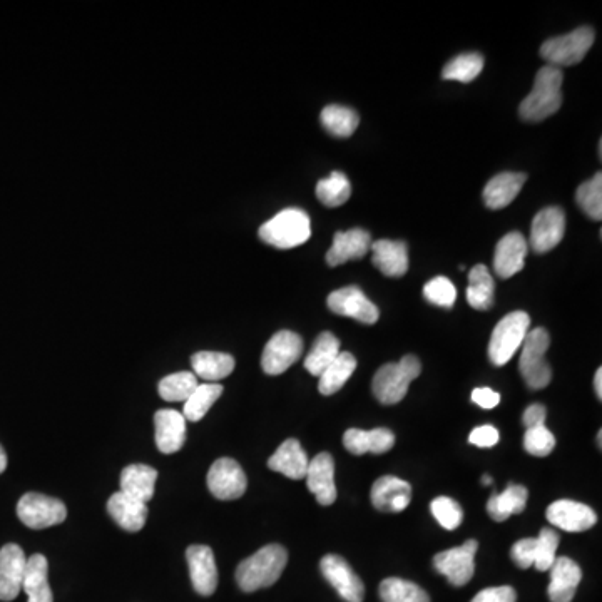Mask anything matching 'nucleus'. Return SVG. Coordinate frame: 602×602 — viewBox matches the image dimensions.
I'll use <instances>...</instances> for the list:
<instances>
[{
    "label": "nucleus",
    "mask_w": 602,
    "mask_h": 602,
    "mask_svg": "<svg viewBox=\"0 0 602 602\" xmlns=\"http://www.w3.org/2000/svg\"><path fill=\"white\" fill-rule=\"evenodd\" d=\"M343 445L353 455L385 454L395 445V435L392 430L383 427L373 430L350 429L343 435Z\"/></svg>",
    "instance_id": "obj_26"
},
{
    "label": "nucleus",
    "mask_w": 602,
    "mask_h": 602,
    "mask_svg": "<svg viewBox=\"0 0 602 602\" xmlns=\"http://www.w3.org/2000/svg\"><path fill=\"white\" fill-rule=\"evenodd\" d=\"M358 123V114L345 106L332 104L322 111L323 128L335 138H350L357 131Z\"/></svg>",
    "instance_id": "obj_37"
},
{
    "label": "nucleus",
    "mask_w": 602,
    "mask_h": 602,
    "mask_svg": "<svg viewBox=\"0 0 602 602\" xmlns=\"http://www.w3.org/2000/svg\"><path fill=\"white\" fill-rule=\"evenodd\" d=\"M320 569L335 591L347 602H362L365 586L362 579L355 574L350 564L343 557L328 554L320 562Z\"/></svg>",
    "instance_id": "obj_14"
},
{
    "label": "nucleus",
    "mask_w": 602,
    "mask_h": 602,
    "mask_svg": "<svg viewBox=\"0 0 602 602\" xmlns=\"http://www.w3.org/2000/svg\"><path fill=\"white\" fill-rule=\"evenodd\" d=\"M561 537L554 529L544 527L536 537V552H534V567L537 571H549L556 561L557 547Z\"/></svg>",
    "instance_id": "obj_43"
},
{
    "label": "nucleus",
    "mask_w": 602,
    "mask_h": 602,
    "mask_svg": "<svg viewBox=\"0 0 602 602\" xmlns=\"http://www.w3.org/2000/svg\"><path fill=\"white\" fill-rule=\"evenodd\" d=\"M158 480V470L144 464L128 465L121 474V492L148 504L154 497V485Z\"/></svg>",
    "instance_id": "obj_30"
},
{
    "label": "nucleus",
    "mask_w": 602,
    "mask_h": 602,
    "mask_svg": "<svg viewBox=\"0 0 602 602\" xmlns=\"http://www.w3.org/2000/svg\"><path fill=\"white\" fill-rule=\"evenodd\" d=\"M549 599L552 602H572L582 581L581 567L569 557H556L552 564Z\"/></svg>",
    "instance_id": "obj_23"
},
{
    "label": "nucleus",
    "mask_w": 602,
    "mask_h": 602,
    "mask_svg": "<svg viewBox=\"0 0 602 602\" xmlns=\"http://www.w3.org/2000/svg\"><path fill=\"white\" fill-rule=\"evenodd\" d=\"M357 370V358L352 353L340 352L335 360L328 365L327 370L320 375L318 390L322 395H333L342 390L348 378L352 377Z\"/></svg>",
    "instance_id": "obj_34"
},
{
    "label": "nucleus",
    "mask_w": 602,
    "mask_h": 602,
    "mask_svg": "<svg viewBox=\"0 0 602 602\" xmlns=\"http://www.w3.org/2000/svg\"><path fill=\"white\" fill-rule=\"evenodd\" d=\"M517 592L511 586L487 587L470 602H516Z\"/></svg>",
    "instance_id": "obj_48"
},
{
    "label": "nucleus",
    "mask_w": 602,
    "mask_h": 602,
    "mask_svg": "<svg viewBox=\"0 0 602 602\" xmlns=\"http://www.w3.org/2000/svg\"><path fill=\"white\" fill-rule=\"evenodd\" d=\"M260 240L278 250H291L303 245L312 236L310 216L298 208H288L260 228Z\"/></svg>",
    "instance_id": "obj_4"
},
{
    "label": "nucleus",
    "mask_w": 602,
    "mask_h": 602,
    "mask_svg": "<svg viewBox=\"0 0 602 602\" xmlns=\"http://www.w3.org/2000/svg\"><path fill=\"white\" fill-rule=\"evenodd\" d=\"M198 385V377L194 373H173L159 382V397L166 402H186Z\"/></svg>",
    "instance_id": "obj_41"
},
{
    "label": "nucleus",
    "mask_w": 602,
    "mask_h": 602,
    "mask_svg": "<svg viewBox=\"0 0 602 602\" xmlns=\"http://www.w3.org/2000/svg\"><path fill=\"white\" fill-rule=\"evenodd\" d=\"M562 76L561 69L546 66L539 69L531 94L522 101L519 114L524 121L539 123L556 114L562 104Z\"/></svg>",
    "instance_id": "obj_2"
},
{
    "label": "nucleus",
    "mask_w": 602,
    "mask_h": 602,
    "mask_svg": "<svg viewBox=\"0 0 602 602\" xmlns=\"http://www.w3.org/2000/svg\"><path fill=\"white\" fill-rule=\"evenodd\" d=\"M477 549L479 542L470 539L460 547L439 552L434 557L435 571L447 577L452 586H465L474 577Z\"/></svg>",
    "instance_id": "obj_9"
},
{
    "label": "nucleus",
    "mask_w": 602,
    "mask_h": 602,
    "mask_svg": "<svg viewBox=\"0 0 602 602\" xmlns=\"http://www.w3.org/2000/svg\"><path fill=\"white\" fill-rule=\"evenodd\" d=\"M373 265L390 278H400L409 271V251L404 241L378 240L370 246Z\"/></svg>",
    "instance_id": "obj_24"
},
{
    "label": "nucleus",
    "mask_w": 602,
    "mask_h": 602,
    "mask_svg": "<svg viewBox=\"0 0 602 602\" xmlns=\"http://www.w3.org/2000/svg\"><path fill=\"white\" fill-rule=\"evenodd\" d=\"M534 552H536V537L521 539L512 546V561L516 562L521 569H529L534 566Z\"/></svg>",
    "instance_id": "obj_47"
},
{
    "label": "nucleus",
    "mask_w": 602,
    "mask_h": 602,
    "mask_svg": "<svg viewBox=\"0 0 602 602\" xmlns=\"http://www.w3.org/2000/svg\"><path fill=\"white\" fill-rule=\"evenodd\" d=\"M22 591L27 594V602H54L49 584V564L42 554L27 557Z\"/></svg>",
    "instance_id": "obj_29"
},
{
    "label": "nucleus",
    "mask_w": 602,
    "mask_h": 602,
    "mask_svg": "<svg viewBox=\"0 0 602 602\" xmlns=\"http://www.w3.org/2000/svg\"><path fill=\"white\" fill-rule=\"evenodd\" d=\"M529 243L519 231H512L497 243L494 256V270L502 280L517 275L526 265Z\"/></svg>",
    "instance_id": "obj_19"
},
{
    "label": "nucleus",
    "mask_w": 602,
    "mask_h": 602,
    "mask_svg": "<svg viewBox=\"0 0 602 602\" xmlns=\"http://www.w3.org/2000/svg\"><path fill=\"white\" fill-rule=\"evenodd\" d=\"M186 561L194 591L198 592L199 596L215 594L218 587V567L213 549L208 546H189Z\"/></svg>",
    "instance_id": "obj_17"
},
{
    "label": "nucleus",
    "mask_w": 602,
    "mask_h": 602,
    "mask_svg": "<svg viewBox=\"0 0 602 602\" xmlns=\"http://www.w3.org/2000/svg\"><path fill=\"white\" fill-rule=\"evenodd\" d=\"M156 445L163 454H174L183 449L186 442V419L178 410H158L154 415Z\"/></svg>",
    "instance_id": "obj_22"
},
{
    "label": "nucleus",
    "mask_w": 602,
    "mask_h": 602,
    "mask_svg": "<svg viewBox=\"0 0 602 602\" xmlns=\"http://www.w3.org/2000/svg\"><path fill=\"white\" fill-rule=\"evenodd\" d=\"M424 296L432 305L442 308H452L454 307L455 300H457V290H455L454 283L449 278L437 276V278L430 280L424 286Z\"/></svg>",
    "instance_id": "obj_45"
},
{
    "label": "nucleus",
    "mask_w": 602,
    "mask_h": 602,
    "mask_svg": "<svg viewBox=\"0 0 602 602\" xmlns=\"http://www.w3.org/2000/svg\"><path fill=\"white\" fill-rule=\"evenodd\" d=\"M546 407L541 404H532L527 407L526 412L522 415V424L526 429L539 427L546 424Z\"/></svg>",
    "instance_id": "obj_51"
},
{
    "label": "nucleus",
    "mask_w": 602,
    "mask_h": 602,
    "mask_svg": "<svg viewBox=\"0 0 602 602\" xmlns=\"http://www.w3.org/2000/svg\"><path fill=\"white\" fill-rule=\"evenodd\" d=\"M327 307L335 315L353 318L365 325L377 323L378 317H380L378 308L368 300L358 286H345V288L330 293L327 298Z\"/></svg>",
    "instance_id": "obj_11"
},
{
    "label": "nucleus",
    "mask_w": 602,
    "mask_h": 602,
    "mask_svg": "<svg viewBox=\"0 0 602 602\" xmlns=\"http://www.w3.org/2000/svg\"><path fill=\"white\" fill-rule=\"evenodd\" d=\"M527 174L500 173L485 184L484 201L490 210H502L511 205L526 184Z\"/></svg>",
    "instance_id": "obj_28"
},
{
    "label": "nucleus",
    "mask_w": 602,
    "mask_h": 602,
    "mask_svg": "<svg viewBox=\"0 0 602 602\" xmlns=\"http://www.w3.org/2000/svg\"><path fill=\"white\" fill-rule=\"evenodd\" d=\"M206 482L211 494L220 500L240 499L248 487L245 470L241 469L236 460L228 457L218 459L211 465Z\"/></svg>",
    "instance_id": "obj_12"
},
{
    "label": "nucleus",
    "mask_w": 602,
    "mask_h": 602,
    "mask_svg": "<svg viewBox=\"0 0 602 602\" xmlns=\"http://www.w3.org/2000/svg\"><path fill=\"white\" fill-rule=\"evenodd\" d=\"M27 557L22 547L6 544L0 549V601H14L22 591Z\"/></svg>",
    "instance_id": "obj_16"
},
{
    "label": "nucleus",
    "mask_w": 602,
    "mask_h": 602,
    "mask_svg": "<svg viewBox=\"0 0 602 602\" xmlns=\"http://www.w3.org/2000/svg\"><path fill=\"white\" fill-rule=\"evenodd\" d=\"M529 490L524 485L509 484L502 494L494 492L487 502V512L495 522H504L514 514H522L527 506Z\"/></svg>",
    "instance_id": "obj_31"
},
{
    "label": "nucleus",
    "mask_w": 602,
    "mask_h": 602,
    "mask_svg": "<svg viewBox=\"0 0 602 602\" xmlns=\"http://www.w3.org/2000/svg\"><path fill=\"white\" fill-rule=\"evenodd\" d=\"M380 597L383 602H430L422 587L398 577H388L380 584Z\"/></svg>",
    "instance_id": "obj_38"
},
{
    "label": "nucleus",
    "mask_w": 602,
    "mask_h": 602,
    "mask_svg": "<svg viewBox=\"0 0 602 602\" xmlns=\"http://www.w3.org/2000/svg\"><path fill=\"white\" fill-rule=\"evenodd\" d=\"M191 367L194 375L206 382H218L230 377L235 370V358L228 353L198 352L191 357Z\"/></svg>",
    "instance_id": "obj_32"
},
{
    "label": "nucleus",
    "mask_w": 602,
    "mask_h": 602,
    "mask_svg": "<svg viewBox=\"0 0 602 602\" xmlns=\"http://www.w3.org/2000/svg\"><path fill=\"white\" fill-rule=\"evenodd\" d=\"M601 437H602V432H601V430H599V434H597V444H599V447H601V445H602Z\"/></svg>",
    "instance_id": "obj_55"
},
{
    "label": "nucleus",
    "mask_w": 602,
    "mask_h": 602,
    "mask_svg": "<svg viewBox=\"0 0 602 602\" xmlns=\"http://www.w3.org/2000/svg\"><path fill=\"white\" fill-rule=\"evenodd\" d=\"M422 363L415 355H405L398 363H387L378 368L373 377V395L383 405H395L404 400L410 383L419 377Z\"/></svg>",
    "instance_id": "obj_3"
},
{
    "label": "nucleus",
    "mask_w": 602,
    "mask_h": 602,
    "mask_svg": "<svg viewBox=\"0 0 602 602\" xmlns=\"http://www.w3.org/2000/svg\"><path fill=\"white\" fill-rule=\"evenodd\" d=\"M577 205L591 220L601 221L602 218V174L582 183L577 188Z\"/></svg>",
    "instance_id": "obj_42"
},
{
    "label": "nucleus",
    "mask_w": 602,
    "mask_h": 602,
    "mask_svg": "<svg viewBox=\"0 0 602 602\" xmlns=\"http://www.w3.org/2000/svg\"><path fill=\"white\" fill-rule=\"evenodd\" d=\"M551 345V337L546 328H534L527 333L526 340L522 343L519 370L527 387L532 390H541L551 383V365L547 363L546 353Z\"/></svg>",
    "instance_id": "obj_6"
},
{
    "label": "nucleus",
    "mask_w": 602,
    "mask_h": 602,
    "mask_svg": "<svg viewBox=\"0 0 602 602\" xmlns=\"http://www.w3.org/2000/svg\"><path fill=\"white\" fill-rule=\"evenodd\" d=\"M556 447V437L552 435L551 430L547 429L546 425L532 427L526 430L524 435V449L527 454L534 457H547Z\"/></svg>",
    "instance_id": "obj_46"
},
{
    "label": "nucleus",
    "mask_w": 602,
    "mask_h": 602,
    "mask_svg": "<svg viewBox=\"0 0 602 602\" xmlns=\"http://www.w3.org/2000/svg\"><path fill=\"white\" fill-rule=\"evenodd\" d=\"M372 246V236L362 228L338 231L333 238V245L327 253L330 266L345 265L350 260H360L367 255Z\"/></svg>",
    "instance_id": "obj_21"
},
{
    "label": "nucleus",
    "mask_w": 602,
    "mask_h": 602,
    "mask_svg": "<svg viewBox=\"0 0 602 602\" xmlns=\"http://www.w3.org/2000/svg\"><path fill=\"white\" fill-rule=\"evenodd\" d=\"M7 469V455H6V450H4V447H2V445H0V474H2V472H4V470Z\"/></svg>",
    "instance_id": "obj_53"
},
{
    "label": "nucleus",
    "mask_w": 602,
    "mask_h": 602,
    "mask_svg": "<svg viewBox=\"0 0 602 602\" xmlns=\"http://www.w3.org/2000/svg\"><path fill=\"white\" fill-rule=\"evenodd\" d=\"M594 388H596L597 398L602 400V368H597L596 377H594Z\"/></svg>",
    "instance_id": "obj_52"
},
{
    "label": "nucleus",
    "mask_w": 602,
    "mask_h": 602,
    "mask_svg": "<svg viewBox=\"0 0 602 602\" xmlns=\"http://www.w3.org/2000/svg\"><path fill=\"white\" fill-rule=\"evenodd\" d=\"M338 355H340L338 338L330 332L320 333L313 343L312 350L305 358V368L308 373H312L313 377H320Z\"/></svg>",
    "instance_id": "obj_35"
},
{
    "label": "nucleus",
    "mask_w": 602,
    "mask_h": 602,
    "mask_svg": "<svg viewBox=\"0 0 602 602\" xmlns=\"http://www.w3.org/2000/svg\"><path fill=\"white\" fill-rule=\"evenodd\" d=\"M17 517L24 526L39 531L66 521L67 509L62 500L29 492L17 504Z\"/></svg>",
    "instance_id": "obj_8"
},
{
    "label": "nucleus",
    "mask_w": 602,
    "mask_h": 602,
    "mask_svg": "<svg viewBox=\"0 0 602 602\" xmlns=\"http://www.w3.org/2000/svg\"><path fill=\"white\" fill-rule=\"evenodd\" d=\"M494 278L490 275L487 266L475 265L469 273V288H467V301L475 310L485 312L494 305Z\"/></svg>",
    "instance_id": "obj_33"
},
{
    "label": "nucleus",
    "mask_w": 602,
    "mask_h": 602,
    "mask_svg": "<svg viewBox=\"0 0 602 602\" xmlns=\"http://www.w3.org/2000/svg\"><path fill=\"white\" fill-rule=\"evenodd\" d=\"M499 439V430L495 429L494 425H482V427L472 430L469 442L480 449H490L499 444Z\"/></svg>",
    "instance_id": "obj_49"
},
{
    "label": "nucleus",
    "mask_w": 602,
    "mask_h": 602,
    "mask_svg": "<svg viewBox=\"0 0 602 602\" xmlns=\"http://www.w3.org/2000/svg\"><path fill=\"white\" fill-rule=\"evenodd\" d=\"M288 564V552L280 544H268L241 562L236 569V582L241 591L255 592L270 587L280 579Z\"/></svg>",
    "instance_id": "obj_1"
},
{
    "label": "nucleus",
    "mask_w": 602,
    "mask_h": 602,
    "mask_svg": "<svg viewBox=\"0 0 602 602\" xmlns=\"http://www.w3.org/2000/svg\"><path fill=\"white\" fill-rule=\"evenodd\" d=\"M566 233V213L559 206H549L537 213L532 221L531 243L536 253H547L554 250Z\"/></svg>",
    "instance_id": "obj_13"
},
{
    "label": "nucleus",
    "mask_w": 602,
    "mask_h": 602,
    "mask_svg": "<svg viewBox=\"0 0 602 602\" xmlns=\"http://www.w3.org/2000/svg\"><path fill=\"white\" fill-rule=\"evenodd\" d=\"M308 490L317 497L320 506H332L337 500V485H335V462L328 452L318 454L308 464Z\"/></svg>",
    "instance_id": "obj_18"
},
{
    "label": "nucleus",
    "mask_w": 602,
    "mask_h": 602,
    "mask_svg": "<svg viewBox=\"0 0 602 602\" xmlns=\"http://www.w3.org/2000/svg\"><path fill=\"white\" fill-rule=\"evenodd\" d=\"M482 484H484V485L492 484V479H490V475H484V479H482Z\"/></svg>",
    "instance_id": "obj_54"
},
{
    "label": "nucleus",
    "mask_w": 602,
    "mask_h": 602,
    "mask_svg": "<svg viewBox=\"0 0 602 602\" xmlns=\"http://www.w3.org/2000/svg\"><path fill=\"white\" fill-rule=\"evenodd\" d=\"M531 328V317L526 312H512L495 325L489 342V360L495 367H502L522 347Z\"/></svg>",
    "instance_id": "obj_5"
},
{
    "label": "nucleus",
    "mask_w": 602,
    "mask_h": 602,
    "mask_svg": "<svg viewBox=\"0 0 602 602\" xmlns=\"http://www.w3.org/2000/svg\"><path fill=\"white\" fill-rule=\"evenodd\" d=\"M412 500V485L405 480L385 475L373 484L372 504L377 511L402 512Z\"/></svg>",
    "instance_id": "obj_20"
},
{
    "label": "nucleus",
    "mask_w": 602,
    "mask_h": 602,
    "mask_svg": "<svg viewBox=\"0 0 602 602\" xmlns=\"http://www.w3.org/2000/svg\"><path fill=\"white\" fill-rule=\"evenodd\" d=\"M547 521L562 531L584 532L596 526L597 516L586 504L564 499L547 507Z\"/></svg>",
    "instance_id": "obj_15"
},
{
    "label": "nucleus",
    "mask_w": 602,
    "mask_h": 602,
    "mask_svg": "<svg viewBox=\"0 0 602 602\" xmlns=\"http://www.w3.org/2000/svg\"><path fill=\"white\" fill-rule=\"evenodd\" d=\"M430 511H432L440 526L447 529V531H455L462 524V521H464L462 507L454 499L444 497V495L432 500Z\"/></svg>",
    "instance_id": "obj_44"
},
{
    "label": "nucleus",
    "mask_w": 602,
    "mask_h": 602,
    "mask_svg": "<svg viewBox=\"0 0 602 602\" xmlns=\"http://www.w3.org/2000/svg\"><path fill=\"white\" fill-rule=\"evenodd\" d=\"M223 393L220 383H199L191 397L184 402L183 417L189 422L203 419Z\"/></svg>",
    "instance_id": "obj_36"
},
{
    "label": "nucleus",
    "mask_w": 602,
    "mask_h": 602,
    "mask_svg": "<svg viewBox=\"0 0 602 602\" xmlns=\"http://www.w3.org/2000/svg\"><path fill=\"white\" fill-rule=\"evenodd\" d=\"M350 194H352L350 181H348L345 174L338 173V171L330 174L328 178L322 179L317 184V198L327 208H338V206L345 205L348 198H350Z\"/></svg>",
    "instance_id": "obj_40"
},
{
    "label": "nucleus",
    "mask_w": 602,
    "mask_h": 602,
    "mask_svg": "<svg viewBox=\"0 0 602 602\" xmlns=\"http://www.w3.org/2000/svg\"><path fill=\"white\" fill-rule=\"evenodd\" d=\"M482 69H484V57L477 52H469V54H460L452 61L447 62L442 71V77L445 81H459L467 84V82L477 79Z\"/></svg>",
    "instance_id": "obj_39"
},
{
    "label": "nucleus",
    "mask_w": 602,
    "mask_h": 602,
    "mask_svg": "<svg viewBox=\"0 0 602 602\" xmlns=\"http://www.w3.org/2000/svg\"><path fill=\"white\" fill-rule=\"evenodd\" d=\"M301 352L303 340L300 335L290 330H281L266 343L261 355V368L268 375H281L300 360Z\"/></svg>",
    "instance_id": "obj_10"
},
{
    "label": "nucleus",
    "mask_w": 602,
    "mask_h": 602,
    "mask_svg": "<svg viewBox=\"0 0 602 602\" xmlns=\"http://www.w3.org/2000/svg\"><path fill=\"white\" fill-rule=\"evenodd\" d=\"M308 455L300 442L296 439H288L278 447L275 454L268 460V467L278 474H283L291 480L305 479L307 475Z\"/></svg>",
    "instance_id": "obj_25"
},
{
    "label": "nucleus",
    "mask_w": 602,
    "mask_h": 602,
    "mask_svg": "<svg viewBox=\"0 0 602 602\" xmlns=\"http://www.w3.org/2000/svg\"><path fill=\"white\" fill-rule=\"evenodd\" d=\"M108 512L114 522L128 532L141 531L148 521V506L123 494L121 490L111 495V499L108 500Z\"/></svg>",
    "instance_id": "obj_27"
},
{
    "label": "nucleus",
    "mask_w": 602,
    "mask_h": 602,
    "mask_svg": "<svg viewBox=\"0 0 602 602\" xmlns=\"http://www.w3.org/2000/svg\"><path fill=\"white\" fill-rule=\"evenodd\" d=\"M594 37L591 27H579L566 36L552 37L541 46L542 59H546L547 66L557 69L576 66L591 49Z\"/></svg>",
    "instance_id": "obj_7"
},
{
    "label": "nucleus",
    "mask_w": 602,
    "mask_h": 602,
    "mask_svg": "<svg viewBox=\"0 0 602 602\" xmlns=\"http://www.w3.org/2000/svg\"><path fill=\"white\" fill-rule=\"evenodd\" d=\"M472 402L479 405L480 409H495L500 404V395L489 387L475 388Z\"/></svg>",
    "instance_id": "obj_50"
}]
</instances>
